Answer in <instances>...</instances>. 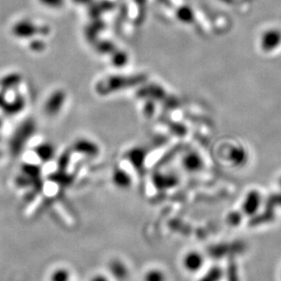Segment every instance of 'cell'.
Wrapping results in <instances>:
<instances>
[{
	"mask_svg": "<svg viewBox=\"0 0 281 281\" xmlns=\"http://www.w3.org/2000/svg\"><path fill=\"white\" fill-rule=\"evenodd\" d=\"M49 30L46 27L35 24L29 19H21L13 25L12 34L18 38H31L37 35H46Z\"/></svg>",
	"mask_w": 281,
	"mask_h": 281,
	"instance_id": "cell-1",
	"label": "cell"
},
{
	"mask_svg": "<svg viewBox=\"0 0 281 281\" xmlns=\"http://www.w3.org/2000/svg\"><path fill=\"white\" fill-rule=\"evenodd\" d=\"M206 257L203 253L196 249L186 251L181 259V266L188 274H197L204 269Z\"/></svg>",
	"mask_w": 281,
	"mask_h": 281,
	"instance_id": "cell-2",
	"label": "cell"
},
{
	"mask_svg": "<svg viewBox=\"0 0 281 281\" xmlns=\"http://www.w3.org/2000/svg\"><path fill=\"white\" fill-rule=\"evenodd\" d=\"M34 131V123L32 122H26L19 127L11 140V150L13 153H18L21 151L25 143L29 140V138L33 134Z\"/></svg>",
	"mask_w": 281,
	"mask_h": 281,
	"instance_id": "cell-3",
	"label": "cell"
},
{
	"mask_svg": "<svg viewBox=\"0 0 281 281\" xmlns=\"http://www.w3.org/2000/svg\"><path fill=\"white\" fill-rule=\"evenodd\" d=\"M108 272L112 281H125L130 275L128 265L121 258H111L108 263Z\"/></svg>",
	"mask_w": 281,
	"mask_h": 281,
	"instance_id": "cell-4",
	"label": "cell"
},
{
	"mask_svg": "<svg viewBox=\"0 0 281 281\" xmlns=\"http://www.w3.org/2000/svg\"><path fill=\"white\" fill-rule=\"evenodd\" d=\"M65 100V94L61 91L55 92L47 101L45 104L44 110L48 115H55L57 114L63 105Z\"/></svg>",
	"mask_w": 281,
	"mask_h": 281,
	"instance_id": "cell-5",
	"label": "cell"
},
{
	"mask_svg": "<svg viewBox=\"0 0 281 281\" xmlns=\"http://www.w3.org/2000/svg\"><path fill=\"white\" fill-rule=\"evenodd\" d=\"M25 105H26V102H25L24 97L22 95H18L13 101L8 102L6 99L0 108L6 114L15 115V114L19 113L20 111H22L25 108Z\"/></svg>",
	"mask_w": 281,
	"mask_h": 281,
	"instance_id": "cell-6",
	"label": "cell"
},
{
	"mask_svg": "<svg viewBox=\"0 0 281 281\" xmlns=\"http://www.w3.org/2000/svg\"><path fill=\"white\" fill-rule=\"evenodd\" d=\"M22 77L19 73H10L5 76L0 80V88L2 92H6L7 91L13 90L17 88L20 84Z\"/></svg>",
	"mask_w": 281,
	"mask_h": 281,
	"instance_id": "cell-7",
	"label": "cell"
},
{
	"mask_svg": "<svg viewBox=\"0 0 281 281\" xmlns=\"http://www.w3.org/2000/svg\"><path fill=\"white\" fill-rule=\"evenodd\" d=\"M142 281H168V276L164 269L153 267L143 273Z\"/></svg>",
	"mask_w": 281,
	"mask_h": 281,
	"instance_id": "cell-8",
	"label": "cell"
},
{
	"mask_svg": "<svg viewBox=\"0 0 281 281\" xmlns=\"http://www.w3.org/2000/svg\"><path fill=\"white\" fill-rule=\"evenodd\" d=\"M224 278V270L219 266H213L203 274L197 281H221Z\"/></svg>",
	"mask_w": 281,
	"mask_h": 281,
	"instance_id": "cell-9",
	"label": "cell"
},
{
	"mask_svg": "<svg viewBox=\"0 0 281 281\" xmlns=\"http://www.w3.org/2000/svg\"><path fill=\"white\" fill-rule=\"evenodd\" d=\"M35 153L42 161H49L54 154V149L48 143H43L36 147Z\"/></svg>",
	"mask_w": 281,
	"mask_h": 281,
	"instance_id": "cell-10",
	"label": "cell"
},
{
	"mask_svg": "<svg viewBox=\"0 0 281 281\" xmlns=\"http://www.w3.org/2000/svg\"><path fill=\"white\" fill-rule=\"evenodd\" d=\"M70 279L71 273L70 269L66 268H58L51 272L49 281H70Z\"/></svg>",
	"mask_w": 281,
	"mask_h": 281,
	"instance_id": "cell-11",
	"label": "cell"
},
{
	"mask_svg": "<svg viewBox=\"0 0 281 281\" xmlns=\"http://www.w3.org/2000/svg\"><path fill=\"white\" fill-rule=\"evenodd\" d=\"M113 182L114 184L120 188H128L132 183L131 178L129 177L128 175L121 171L117 172L113 176Z\"/></svg>",
	"mask_w": 281,
	"mask_h": 281,
	"instance_id": "cell-12",
	"label": "cell"
},
{
	"mask_svg": "<svg viewBox=\"0 0 281 281\" xmlns=\"http://www.w3.org/2000/svg\"><path fill=\"white\" fill-rule=\"evenodd\" d=\"M183 165L185 166L186 170H188V171H198L199 168H200V161H199L198 157L196 155L192 154V155H189L186 158L185 162H183Z\"/></svg>",
	"mask_w": 281,
	"mask_h": 281,
	"instance_id": "cell-13",
	"label": "cell"
},
{
	"mask_svg": "<svg viewBox=\"0 0 281 281\" xmlns=\"http://www.w3.org/2000/svg\"><path fill=\"white\" fill-rule=\"evenodd\" d=\"M177 18L183 22L190 23L194 19V14L188 6H182L177 10Z\"/></svg>",
	"mask_w": 281,
	"mask_h": 281,
	"instance_id": "cell-14",
	"label": "cell"
},
{
	"mask_svg": "<svg viewBox=\"0 0 281 281\" xmlns=\"http://www.w3.org/2000/svg\"><path fill=\"white\" fill-rule=\"evenodd\" d=\"M38 2L43 6L50 8H59L64 5L65 0H38Z\"/></svg>",
	"mask_w": 281,
	"mask_h": 281,
	"instance_id": "cell-15",
	"label": "cell"
},
{
	"mask_svg": "<svg viewBox=\"0 0 281 281\" xmlns=\"http://www.w3.org/2000/svg\"><path fill=\"white\" fill-rule=\"evenodd\" d=\"M89 281H112L109 274H105L103 272L95 273L89 279Z\"/></svg>",
	"mask_w": 281,
	"mask_h": 281,
	"instance_id": "cell-16",
	"label": "cell"
},
{
	"mask_svg": "<svg viewBox=\"0 0 281 281\" xmlns=\"http://www.w3.org/2000/svg\"><path fill=\"white\" fill-rule=\"evenodd\" d=\"M31 49L34 51H41L45 48V44L43 42L42 40L37 39V40H34L31 43Z\"/></svg>",
	"mask_w": 281,
	"mask_h": 281,
	"instance_id": "cell-17",
	"label": "cell"
},
{
	"mask_svg": "<svg viewBox=\"0 0 281 281\" xmlns=\"http://www.w3.org/2000/svg\"><path fill=\"white\" fill-rule=\"evenodd\" d=\"M3 126V121L0 119V128Z\"/></svg>",
	"mask_w": 281,
	"mask_h": 281,
	"instance_id": "cell-18",
	"label": "cell"
},
{
	"mask_svg": "<svg viewBox=\"0 0 281 281\" xmlns=\"http://www.w3.org/2000/svg\"><path fill=\"white\" fill-rule=\"evenodd\" d=\"M1 155H2V153H1V151H0V157H1Z\"/></svg>",
	"mask_w": 281,
	"mask_h": 281,
	"instance_id": "cell-19",
	"label": "cell"
},
{
	"mask_svg": "<svg viewBox=\"0 0 281 281\" xmlns=\"http://www.w3.org/2000/svg\"></svg>",
	"mask_w": 281,
	"mask_h": 281,
	"instance_id": "cell-20",
	"label": "cell"
}]
</instances>
